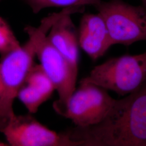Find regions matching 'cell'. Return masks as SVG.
Segmentation results:
<instances>
[{
  "mask_svg": "<svg viewBox=\"0 0 146 146\" xmlns=\"http://www.w3.org/2000/svg\"><path fill=\"white\" fill-rule=\"evenodd\" d=\"M67 14L60 18L52 27L47 38L59 52L75 68L78 69V38L71 15Z\"/></svg>",
  "mask_w": 146,
  "mask_h": 146,
  "instance_id": "9c48e42d",
  "label": "cell"
},
{
  "mask_svg": "<svg viewBox=\"0 0 146 146\" xmlns=\"http://www.w3.org/2000/svg\"><path fill=\"white\" fill-rule=\"evenodd\" d=\"M21 46L8 23L0 16V55L2 57Z\"/></svg>",
  "mask_w": 146,
  "mask_h": 146,
  "instance_id": "4fadbf2b",
  "label": "cell"
},
{
  "mask_svg": "<svg viewBox=\"0 0 146 146\" xmlns=\"http://www.w3.org/2000/svg\"><path fill=\"white\" fill-rule=\"evenodd\" d=\"M2 92V84H1V76H0V96Z\"/></svg>",
  "mask_w": 146,
  "mask_h": 146,
  "instance_id": "2e32d148",
  "label": "cell"
},
{
  "mask_svg": "<svg viewBox=\"0 0 146 146\" xmlns=\"http://www.w3.org/2000/svg\"><path fill=\"white\" fill-rule=\"evenodd\" d=\"M65 14V11L62 10L44 17L37 27H26L25 31L28 40L26 43L1 58L0 130L15 115L13 110L14 101L34 64L39 44L47 36L52 25Z\"/></svg>",
  "mask_w": 146,
  "mask_h": 146,
  "instance_id": "7a4b0ae2",
  "label": "cell"
},
{
  "mask_svg": "<svg viewBox=\"0 0 146 146\" xmlns=\"http://www.w3.org/2000/svg\"><path fill=\"white\" fill-rule=\"evenodd\" d=\"M25 84L36 89L49 99L54 90V86L40 64H34L27 76Z\"/></svg>",
  "mask_w": 146,
  "mask_h": 146,
  "instance_id": "30bf717a",
  "label": "cell"
},
{
  "mask_svg": "<svg viewBox=\"0 0 146 146\" xmlns=\"http://www.w3.org/2000/svg\"><path fill=\"white\" fill-rule=\"evenodd\" d=\"M141 1L142 2V5L146 8V0H141Z\"/></svg>",
  "mask_w": 146,
  "mask_h": 146,
  "instance_id": "5bb4252c",
  "label": "cell"
},
{
  "mask_svg": "<svg viewBox=\"0 0 146 146\" xmlns=\"http://www.w3.org/2000/svg\"><path fill=\"white\" fill-rule=\"evenodd\" d=\"M115 101L107 90L94 84L80 82L62 116L71 120L75 126L94 125L104 119Z\"/></svg>",
  "mask_w": 146,
  "mask_h": 146,
  "instance_id": "5b68a950",
  "label": "cell"
},
{
  "mask_svg": "<svg viewBox=\"0 0 146 146\" xmlns=\"http://www.w3.org/2000/svg\"><path fill=\"white\" fill-rule=\"evenodd\" d=\"M12 146H65L60 133L52 131L31 115H15L0 130Z\"/></svg>",
  "mask_w": 146,
  "mask_h": 146,
  "instance_id": "52a82bcc",
  "label": "cell"
},
{
  "mask_svg": "<svg viewBox=\"0 0 146 146\" xmlns=\"http://www.w3.org/2000/svg\"><path fill=\"white\" fill-rule=\"evenodd\" d=\"M78 38L79 46L93 61L104 55L113 46L106 25L99 13L84 15Z\"/></svg>",
  "mask_w": 146,
  "mask_h": 146,
  "instance_id": "ba28073f",
  "label": "cell"
},
{
  "mask_svg": "<svg viewBox=\"0 0 146 146\" xmlns=\"http://www.w3.org/2000/svg\"><path fill=\"white\" fill-rule=\"evenodd\" d=\"M34 13L49 7L81 8L87 5L95 7L99 5L101 0H26Z\"/></svg>",
  "mask_w": 146,
  "mask_h": 146,
  "instance_id": "8fae6325",
  "label": "cell"
},
{
  "mask_svg": "<svg viewBox=\"0 0 146 146\" xmlns=\"http://www.w3.org/2000/svg\"><path fill=\"white\" fill-rule=\"evenodd\" d=\"M8 145H7V143H4V142H0V146H8Z\"/></svg>",
  "mask_w": 146,
  "mask_h": 146,
  "instance_id": "9a60e30c",
  "label": "cell"
},
{
  "mask_svg": "<svg viewBox=\"0 0 146 146\" xmlns=\"http://www.w3.org/2000/svg\"><path fill=\"white\" fill-rule=\"evenodd\" d=\"M69 146H146V80L115 102L104 120L62 132Z\"/></svg>",
  "mask_w": 146,
  "mask_h": 146,
  "instance_id": "6da1fadb",
  "label": "cell"
},
{
  "mask_svg": "<svg viewBox=\"0 0 146 146\" xmlns=\"http://www.w3.org/2000/svg\"><path fill=\"white\" fill-rule=\"evenodd\" d=\"M95 7L106 25L113 46H129L146 41V8L143 5L111 0L101 1Z\"/></svg>",
  "mask_w": 146,
  "mask_h": 146,
  "instance_id": "277c9868",
  "label": "cell"
},
{
  "mask_svg": "<svg viewBox=\"0 0 146 146\" xmlns=\"http://www.w3.org/2000/svg\"><path fill=\"white\" fill-rule=\"evenodd\" d=\"M36 56L58 93V98L54 102L53 107L58 114L62 115L68 100L76 89L78 69L73 66L52 46L47 36L39 44Z\"/></svg>",
  "mask_w": 146,
  "mask_h": 146,
  "instance_id": "8992f818",
  "label": "cell"
},
{
  "mask_svg": "<svg viewBox=\"0 0 146 146\" xmlns=\"http://www.w3.org/2000/svg\"><path fill=\"white\" fill-rule=\"evenodd\" d=\"M146 80V52L110 58L80 82L96 84L120 96L134 92Z\"/></svg>",
  "mask_w": 146,
  "mask_h": 146,
  "instance_id": "3957f363",
  "label": "cell"
},
{
  "mask_svg": "<svg viewBox=\"0 0 146 146\" xmlns=\"http://www.w3.org/2000/svg\"><path fill=\"white\" fill-rule=\"evenodd\" d=\"M26 107L29 114L36 113L40 107L48 98L41 92L31 86L24 84L20 89L17 96Z\"/></svg>",
  "mask_w": 146,
  "mask_h": 146,
  "instance_id": "7c38bea8",
  "label": "cell"
}]
</instances>
